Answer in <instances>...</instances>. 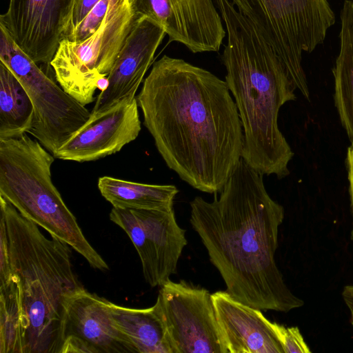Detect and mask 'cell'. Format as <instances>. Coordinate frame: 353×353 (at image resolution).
Wrapping results in <instances>:
<instances>
[{
    "label": "cell",
    "instance_id": "cell-21",
    "mask_svg": "<svg viewBox=\"0 0 353 353\" xmlns=\"http://www.w3.org/2000/svg\"><path fill=\"white\" fill-rule=\"evenodd\" d=\"M0 353H25L23 308L17 277L0 286Z\"/></svg>",
    "mask_w": 353,
    "mask_h": 353
},
{
    "label": "cell",
    "instance_id": "cell-20",
    "mask_svg": "<svg viewBox=\"0 0 353 353\" xmlns=\"http://www.w3.org/2000/svg\"><path fill=\"white\" fill-rule=\"evenodd\" d=\"M34 117V105L24 87L0 61V139L30 132Z\"/></svg>",
    "mask_w": 353,
    "mask_h": 353
},
{
    "label": "cell",
    "instance_id": "cell-14",
    "mask_svg": "<svg viewBox=\"0 0 353 353\" xmlns=\"http://www.w3.org/2000/svg\"><path fill=\"white\" fill-rule=\"evenodd\" d=\"M137 98L90 114L88 120L54 154L59 159L92 161L119 152L141 131Z\"/></svg>",
    "mask_w": 353,
    "mask_h": 353
},
{
    "label": "cell",
    "instance_id": "cell-7",
    "mask_svg": "<svg viewBox=\"0 0 353 353\" xmlns=\"http://www.w3.org/2000/svg\"><path fill=\"white\" fill-rule=\"evenodd\" d=\"M134 19L129 0H110L107 14L93 34L79 42H60L50 65L61 87L83 105L94 101Z\"/></svg>",
    "mask_w": 353,
    "mask_h": 353
},
{
    "label": "cell",
    "instance_id": "cell-16",
    "mask_svg": "<svg viewBox=\"0 0 353 353\" xmlns=\"http://www.w3.org/2000/svg\"><path fill=\"white\" fill-rule=\"evenodd\" d=\"M107 299L83 287L68 299L64 321V339L69 336L82 339L97 353H135L126 339L114 325Z\"/></svg>",
    "mask_w": 353,
    "mask_h": 353
},
{
    "label": "cell",
    "instance_id": "cell-4",
    "mask_svg": "<svg viewBox=\"0 0 353 353\" xmlns=\"http://www.w3.org/2000/svg\"><path fill=\"white\" fill-rule=\"evenodd\" d=\"M0 213L6 224L11 272L19 283L25 353H59L67 300L83 288L74 272L70 246L45 236L1 196Z\"/></svg>",
    "mask_w": 353,
    "mask_h": 353
},
{
    "label": "cell",
    "instance_id": "cell-12",
    "mask_svg": "<svg viewBox=\"0 0 353 353\" xmlns=\"http://www.w3.org/2000/svg\"><path fill=\"white\" fill-rule=\"evenodd\" d=\"M76 0H9L3 26L35 63L50 64L69 23Z\"/></svg>",
    "mask_w": 353,
    "mask_h": 353
},
{
    "label": "cell",
    "instance_id": "cell-9",
    "mask_svg": "<svg viewBox=\"0 0 353 353\" xmlns=\"http://www.w3.org/2000/svg\"><path fill=\"white\" fill-rule=\"evenodd\" d=\"M155 303L174 353H228L208 290L169 279Z\"/></svg>",
    "mask_w": 353,
    "mask_h": 353
},
{
    "label": "cell",
    "instance_id": "cell-3",
    "mask_svg": "<svg viewBox=\"0 0 353 353\" xmlns=\"http://www.w3.org/2000/svg\"><path fill=\"white\" fill-rule=\"evenodd\" d=\"M215 3L228 36L222 61L242 125L241 157L261 174L283 179L294 153L278 116L283 105L296 99V88L272 46L232 2Z\"/></svg>",
    "mask_w": 353,
    "mask_h": 353
},
{
    "label": "cell",
    "instance_id": "cell-26",
    "mask_svg": "<svg viewBox=\"0 0 353 353\" xmlns=\"http://www.w3.org/2000/svg\"><path fill=\"white\" fill-rule=\"evenodd\" d=\"M97 353L96 350L81 338L69 336L63 340L59 353Z\"/></svg>",
    "mask_w": 353,
    "mask_h": 353
},
{
    "label": "cell",
    "instance_id": "cell-13",
    "mask_svg": "<svg viewBox=\"0 0 353 353\" xmlns=\"http://www.w3.org/2000/svg\"><path fill=\"white\" fill-rule=\"evenodd\" d=\"M165 34L163 28L148 17L134 19L91 114L103 112L121 101L136 98L138 88Z\"/></svg>",
    "mask_w": 353,
    "mask_h": 353
},
{
    "label": "cell",
    "instance_id": "cell-2",
    "mask_svg": "<svg viewBox=\"0 0 353 353\" xmlns=\"http://www.w3.org/2000/svg\"><path fill=\"white\" fill-rule=\"evenodd\" d=\"M263 175L241 157L214 201L196 196L190 222L223 278L226 291L254 308L288 312L304 305L275 261L283 207L268 194Z\"/></svg>",
    "mask_w": 353,
    "mask_h": 353
},
{
    "label": "cell",
    "instance_id": "cell-25",
    "mask_svg": "<svg viewBox=\"0 0 353 353\" xmlns=\"http://www.w3.org/2000/svg\"><path fill=\"white\" fill-rule=\"evenodd\" d=\"M100 0H76L69 23L63 34L62 40L72 33L94 9ZM61 40V41H62Z\"/></svg>",
    "mask_w": 353,
    "mask_h": 353
},
{
    "label": "cell",
    "instance_id": "cell-5",
    "mask_svg": "<svg viewBox=\"0 0 353 353\" xmlns=\"http://www.w3.org/2000/svg\"><path fill=\"white\" fill-rule=\"evenodd\" d=\"M54 161L26 134L0 139V196L51 236L72 245L83 231L52 181Z\"/></svg>",
    "mask_w": 353,
    "mask_h": 353
},
{
    "label": "cell",
    "instance_id": "cell-27",
    "mask_svg": "<svg viewBox=\"0 0 353 353\" xmlns=\"http://www.w3.org/2000/svg\"><path fill=\"white\" fill-rule=\"evenodd\" d=\"M346 166L347 170V177L349 181V194L350 200V207L353 219V145L347 148L346 156ZM351 239L353 240V222L352 230L351 232Z\"/></svg>",
    "mask_w": 353,
    "mask_h": 353
},
{
    "label": "cell",
    "instance_id": "cell-19",
    "mask_svg": "<svg viewBox=\"0 0 353 353\" xmlns=\"http://www.w3.org/2000/svg\"><path fill=\"white\" fill-rule=\"evenodd\" d=\"M98 188L102 196L114 208L134 210L173 208L179 192L173 185H152L101 176Z\"/></svg>",
    "mask_w": 353,
    "mask_h": 353
},
{
    "label": "cell",
    "instance_id": "cell-24",
    "mask_svg": "<svg viewBox=\"0 0 353 353\" xmlns=\"http://www.w3.org/2000/svg\"><path fill=\"white\" fill-rule=\"evenodd\" d=\"M10 256L7 228L4 216L0 213V286L11 278Z\"/></svg>",
    "mask_w": 353,
    "mask_h": 353
},
{
    "label": "cell",
    "instance_id": "cell-10",
    "mask_svg": "<svg viewBox=\"0 0 353 353\" xmlns=\"http://www.w3.org/2000/svg\"><path fill=\"white\" fill-rule=\"evenodd\" d=\"M110 219L128 235L139 256L143 276L152 288L176 274L188 243L185 230L177 223L173 208L134 210L112 208Z\"/></svg>",
    "mask_w": 353,
    "mask_h": 353
},
{
    "label": "cell",
    "instance_id": "cell-8",
    "mask_svg": "<svg viewBox=\"0 0 353 353\" xmlns=\"http://www.w3.org/2000/svg\"><path fill=\"white\" fill-rule=\"evenodd\" d=\"M0 61L19 80L32 102L34 117L29 133L54 155L91 112L46 74L1 26Z\"/></svg>",
    "mask_w": 353,
    "mask_h": 353
},
{
    "label": "cell",
    "instance_id": "cell-18",
    "mask_svg": "<svg viewBox=\"0 0 353 353\" xmlns=\"http://www.w3.org/2000/svg\"><path fill=\"white\" fill-rule=\"evenodd\" d=\"M340 48L332 72L334 103L342 125L353 145V1L341 11Z\"/></svg>",
    "mask_w": 353,
    "mask_h": 353
},
{
    "label": "cell",
    "instance_id": "cell-6",
    "mask_svg": "<svg viewBox=\"0 0 353 353\" xmlns=\"http://www.w3.org/2000/svg\"><path fill=\"white\" fill-rule=\"evenodd\" d=\"M284 65L295 88L310 100L303 52L322 44L335 16L327 0H230Z\"/></svg>",
    "mask_w": 353,
    "mask_h": 353
},
{
    "label": "cell",
    "instance_id": "cell-15",
    "mask_svg": "<svg viewBox=\"0 0 353 353\" xmlns=\"http://www.w3.org/2000/svg\"><path fill=\"white\" fill-rule=\"evenodd\" d=\"M212 297L228 353H284L272 322L261 310L237 301L226 290Z\"/></svg>",
    "mask_w": 353,
    "mask_h": 353
},
{
    "label": "cell",
    "instance_id": "cell-1",
    "mask_svg": "<svg viewBox=\"0 0 353 353\" xmlns=\"http://www.w3.org/2000/svg\"><path fill=\"white\" fill-rule=\"evenodd\" d=\"M230 92L210 71L164 55L136 97L168 167L206 193L220 192L241 158L243 132Z\"/></svg>",
    "mask_w": 353,
    "mask_h": 353
},
{
    "label": "cell",
    "instance_id": "cell-17",
    "mask_svg": "<svg viewBox=\"0 0 353 353\" xmlns=\"http://www.w3.org/2000/svg\"><path fill=\"white\" fill-rule=\"evenodd\" d=\"M107 306L114 327L135 353H174L160 311L155 303L148 308H130L108 300Z\"/></svg>",
    "mask_w": 353,
    "mask_h": 353
},
{
    "label": "cell",
    "instance_id": "cell-28",
    "mask_svg": "<svg viewBox=\"0 0 353 353\" xmlns=\"http://www.w3.org/2000/svg\"><path fill=\"white\" fill-rule=\"evenodd\" d=\"M342 297L350 311V321L353 327V284L345 285L343 288Z\"/></svg>",
    "mask_w": 353,
    "mask_h": 353
},
{
    "label": "cell",
    "instance_id": "cell-11",
    "mask_svg": "<svg viewBox=\"0 0 353 353\" xmlns=\"http://www.w3.org/2000/svg\"><path fill=\"white\" fill-rule=\"evenodd\" d=\"M135 19L148 17L164 30L169 41L193 53L219 50L226 30L213 0H129Z\"/></svg>",
    "mask_w": 353,
    "mask_h": 353
},
{
    "label": "cell",
    "instance_id": "cell-22",
    "mask_svg": "<svg viewBox=\"0 0 353 353\" xmlns=\"http://www.w3.org/2000/svg\"><path fill=\"white\" fill-rule=\"evenodd\" d=\"M109 2L110 0H100L78 27L63 40L79 42L93 34L100 27L107 14Z\"/></svg>",
    "mask_w": 353,
    "mask_h": 353
},
{
    "label": "cell",
    "instance_id": "cell-23",
    "mask_svg": "<svg viewBox=\"0 0 353 353\" xmlns=\"http://www.w3.org/2000/svg\"><path fill=\"white\" fill-rule=\"evenodd\" d=\"M273 328L281 342L284 353L311 352L298 327H289L272 322Z\"/></svg>",
    "mask_w": 353,
    "mask_h": 353
}]
</instances>
